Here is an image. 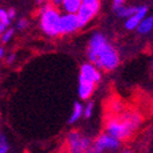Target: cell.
I'll list each match as a JSON object with an SVG mask.
<instances>
[{
	"label": "cell",
	"mask_w": 153,
	"mask_h": 153,
	"mask_svg": "<svg viewBox=\"0 0 153 153\" xmlns=\"http://www.w3.org/2000/svg\"><path fill=\"white\" fill-rule=\"evenodd\" d=\"M27 21L26 20H21L20 22H18V28H26L27 27Z\"/></svg>",
	"instance_id": "20"
},
{
	"label": "cell",
	"mask_w": 153,
	"mask_h": 153,
	"mask_svg": "<svg viewBox=\"0 0 153 153\" xmlns=\"http://www.w3.org/2000/svg\"><path fill=\"white\" fill-rule=\"evenodd\" d=\"M120 147V141L114 139L113 136L108 135L107 132L101 135L92 142V146L89 153H103L106 151H114Z\"/></svg>",
	"instance_id": "5"
},
{
	"label": "cell",
	"mask_w": 153,
	"mask_h": 153,
	"mask_svg": "<svg viewBox=\"0 0 153 153\" xmlns=\"http://www.w3.org/2000/svg\"><path fill=\"white\" fill-rule=\"evenodd\" d=\"M146 15H147V6H139V11L125 21V28L128 30L137 29L139 25L146 18Z\"/></svg>",
	"instance_id": "9"
},
{
	"label": "cell",
	"mask_w": 153,
	"mask_h": 153,
	"mask_svg": "<svg viewBox=\"0 0 153 153\" xmlns=\"http://www.w3.org/2000/svg\"><path fill=\"white\" fill-rule=\"evenodd\" d=\"M92 141L79 131H71L67 136V148L69 153H89Z\"/></svg>",
	"instance_id": "4"
},
{
	"label": "cell",
	"mask_w": 153,
	"mask_h": 153,
	"mask_svg": "<svg viewBox=\"0 0 153 153\" xmlns=\"http://www.w3.org/2000/svg\"><path fill=\"white\" fill-rule=\"evenodd\" d=\"M82 5H83L82 0H65L63 4H62V9L66 13L76 15L79 12Z\"/></svg>",
	"instance_id": "12"
},
{
	"label": "cell",
	"mask_w": 153,
	"mask_h": 153,
	"mask_svg": "<svg viewBox=\"0 0 153 153\" xmlns=\"http://www.w3.org/2000/svg\"><path fill=\"white\" fill-rule=\"evenodd\" d=\"M152 30H153V16H148L139 25L137 33L142 34V35H146V34L151 33Z\"/></svg>",
	"instance_id": "13"
},
{
	"label": "cell",
	"mask_w": 153,
	"mask_h": 153,
	"mask_svg": "<svg viewBox=\"0 0 153 153\" xmlns=\"http://www.w3.org/2000/svg\"><path fill=\"white\" fill-rule=\"evenodd\" d=\"M95 85H96L95 83H92V82H90V80H88V79H85V78H83V76L79 75V84H78L79 97L82 100H88L95 90Z\"/></svg>",
	"instance_id": "10"
},
{
	"label": "cell",
	"mask_w": 153,
	"mask_h": 153,
	"mask_svg": "<svg viewBox=\"0 0 153 153\" xmlns=\"http://www.w3.org/2000/svg\"><path fill=\"white\" fill-rule=\"evenodd\" d=\"M12 35H13V30H12V29H7V30H5V33L1 35V42L7 43Z\"/></svg>",
	"instance_id": "18"
},
{
	"label": "cell",
	"mask_w": 153,
	"mask_h": 153,
	"mask_svg": "<svg viewBox=\"0 0 153 153\" xmlns=\"http://www.w3.org/2000/svg\"><path fill=\"white\" fill-rule=\"evenodd\" d=\"M99 0H82L83 4H91V3H96Z\"/></svg>",
	"instance_id": "25"
},
{
	"label": "cell",
	"mask_w": 153,
	"mask_h": 153,
	"mask_svg": "<svg viewBox=\"0 0 153 153\" xmlns=\"http://www.w3.org/2000/svg\"><path fill=\"white\" fill-rule=\"evenodd\" d=\"M3 55H4V50L0 48V60H1V57H3Z\"/></svg>",
	"instance_id": "26"
},
{
	"label": "cell",
	"mask_w": 153,
	"mask_h": 153,
	"mask_svg": "<svg viewBox=\"0 0 153 153\" xmlns=\"http://www.w3.org/2000/svg\"><path fill=\"white\" fill-rule=\"evenodd\" d=\"M0 22L9 26L10 23V18H9V15H7V11L3 10V9H0Z\"/></svg>",
	"instance_id": "17"
},
{
	"label": "cell",
	"mask_w": 153,
	"mask_h": 153,
	"mask_svg": "<svg viewBox=\"0 0 153 153\" xmlns=\"http://www.w3.org/2000/svg\"><path fill=\"white\" fill-rule=\"evenodd\" d=\"M141 117L135 112H124L111 117L106 123V132L120 142L129 139L137 130Z\"/></svg>",
	"instance_id": "2"
},
{
	"label": "cell",
	"mask_w": 153,
	"mask_h": 153,
	"mask_svg": "<svg viewBox=\"0 0 153 153\" xmlns=\"http://www.w3.org/2000/svg\"><path fill=\"white\" fill-rule=\"evenodd\" d=\"M80 76H83V78L95 83V84H97L100 80H101V72L100 69L96 67V66H94L92 63H84L80 67Z\"/></svg>",
	"instance_id": "8"
},
{
	"label": "cell",
	"mask_w": 153,
	"mask_h": 153,
	"mask_svg": "<svg viewBox=\"0 0 153 153\" xmlns=\"http://www.w3.org/2000/svg\"><path fill=\"white\" fill-rule=\"evenodd\" d=\"M92 112H94V102H88L86 106L84 107V117L85 118H91L92 116Z\"/></svg>",
	"instance_id": "16"
},
{
	"label": "cell",
	"mask_w": 153,
	"mask_h": 153,
	"mask_svg": "<svg viewBox=\"0 0 153 153\" xmlns=\"http://www.w3.org/2000/svg\"><path fill=\"white\" fill-rule=\"evenodd\" d=\"M60 28H61V34H71L76 32L80 27L78 16L76 15H71V13H65L61 16V22H60Z\"/></svg>",
	"instance_id": "7"
},
{
	"label": "cell",
	"mask_w": 153,
	"mask_h": 153,
	"mask_svg": "<svg viewBox=\"0 0 153 153\" xmlns=\"http://www.w3.org/2000/svg\"><path fill=\"white\" fill-rule=\"evenodd\" d=\"M65 0H50V3L56 7V6H62Z\"/></svg>",
	"instance_id": "19"
},
{
	"label": "cell",
	"mask_w": 153,
	"mask_h": 153,
	"mask_svg": "<svg viewBox=\"0 0 153 153\" xmlns=\"http://www.w3.org/2000/svg\"><path fill=\"white\" fill-rule=\"evenodd\" d=\"M122 153H132V152H131V151H129V149H125V151H123Z\"/></svg>",
	"instance_id": "27"
},
{
	"label": "cell",
	"mask_w": 153,
	"mask_h": 153,
	"mask_svg": "<svg viewBox=\"0 0 153 153\" xmlns=\"http://www.w3.org/2000/svg\"><path fill=\"white\" fill-rule=\"evenodd\" d=\"M113 10L117 16L122 18H130L139 11V6H126V5H113Z\"/></svg>",
	"instance_id": "11"
},
{
	"label": "cell",
	"mask_w": 153,
	"mask_h": 153,
	"mask_svg": "<svg viewBox=\"0 0 153 153\" xmlns=\"http://www.w3.org/2000/svg\"><path fill=\"white\" fill-rule=\"evenodd\" d=\"M99 11H100V1L91 3V4H83L79 12L76 13L79 23H80V27L86 26L92 18L97 15Z\"/></svg>",
	"instance_id": "6"
},
{
	"label": "cell",
	"mask_w": 153,
	"mask_h": 153,
	"mask_svg": "<svg viewBox=\"0 0 153 153\" xmlns=\"http://www.w3.org/2000/svg\"><path fill=\"white\" fill-rule=\"evenodd\" d=\"M88 59L90 63L103 71H113L119 65L118 51L101 33H95L89 40Z\"/></svg>",
	"instance_id": "1"
},
{
	"label": "cell",
	"mask_w": 153,
	"mask_h": 153,
	"mask_svg": "<svg viewBox=\"0 0 153 153\" xmlns=\"http://www.w3.org/2000/svg\"><path fill=\"white\" fill-rule=\"evenodd\" d=\"M46 0H38V3H40V4H43V3H45Z\"/></svg>",
	"instance_id": "28"
},
{
	"label": "cell",
	"mask_w": 153,
	"mask_h": 153,
	"mask_svg": "<svg viewBox=\"0 0 153 153\" xmlns=\"http://www.w3.org/2000/svg\"><path fill=\"white\" fill-rule=\"evenodd\" d=\"M61 16L57 9L51 4H46L40 9V28L49 36H57L61 34L60 22Z\"/></svg>",
	"instance_id": "3"
},
{
	"label": "cell",
	"mask_w": 153,
	"mask_h": 153,
	"mask_svg": "<svg viewBox=\"0 0 153 153\" xmlns=\"http://www.w3.org/2000/svg\"><path fill=\"white\" fill-rule=\"evenodd\" d=\"M9 152V142L4 135L0 136V153H7Z\"/></svg>",
	"instance_id": "15"
},
{
	"label": "cell",
	"mask_w": 153,
	"mask_h": 153,
	"mask_svg": "<svg viewBox=\"0 0 153 153\" xmlns=\"http://www.w3.org/2000/svg\"><path fill=\"white\" fill-rule=\"evenodd\" d=\"M13 59H15V55H10V56H7L6 62L7 63H11V62H13Z\"/></svg>",
	"instance_id": "24"
},
{
	"label": "cell",
	"mask_w": 153,
	"mask_h": 153,
	"mask_svg": "<svg viewBox=\"0 0 153 153\" xmlns=\"http://www.w3.org/2000/svg\"><path fill=\"white\" fill-rule=\"evenodd\" d=\"M125 0H113V5H124Z\"/></svg>",
	"instance_id": "23"
},
{
	"label": "cell",
	"mask_w": 153,
	"mask_h": 153,
	"mask_svg": "<svg viewBox=\"0 0 153 153\" xmlns=\"http://www.w3.org/2000/svg\"><path fill=\"white\" fill-rule=\"evenodd\" d=\"M7 15H9V18H10V20H12V18L15 17V15H16V12H15L13 9H10V10L7 11Z\"/></svg>",
	"instance_id": "21"
},
{
	"label": "cell",
	"mask_w": 153,
	"mask_h": 153,
	"mask_svg": "<svg viewBox=\"0 0 153 153\" xmlns=\"http://www.w3.org/2000/svg\"><path fill=\"white\" fill-rule=\"evenodd\" d=\"M83 114H84V107H83V105H82L80 102H75V103H74V107H73L72 116H71V118L68 119V123H69V124L75 123L76 120H78V119L83 116Z\"/></svg>",
	"instance_id": "14"
},
{
	"label": "cell",
	"mask_w": 153,
	"mask_h": 153,
	"mask_svg": "<svg viewBox=\"0 0 153 153\" xmlns=\"http://www.w3.org/2000/svg\"><path fill=\"white\" fill-rule=\"evenodd\" d=\"M6 27H7L6 25H4V23L0 22V35H3V34L5 33V28H6Z\"/></svg>",
	"instance_id": "22"
}]
</instances>
